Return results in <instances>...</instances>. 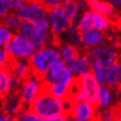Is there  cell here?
<instances>
[{"mask_svg": "<svg viewBox=\"0 0 121 121\" xmlns=\"http://www.w3.org/2000/svg\"><path fill=\"white\" fill-rule=\"evenodd\" d=\"M71 100H62L44 90L39 98L28 108L39 118L45 119L54 116L67 115L70 113L72 107Z\"/></svg>", "mask_w": 121, "mask_h": 121, "instance_id": "cell-1", "label": "cell"}, {"mask_svg": "<svg viewBox=\"0 0 121 121\" xmlns=\"http://www.w3.org/2000/svg\"><path fill=\"white\" fill-rule=\"evenodd\" d=\"M22 22L35 24L44 31L49 30V9L41 0H30L24 7L17 12Z\"/></svg>", "mask_w": 121, "mask_h": 121, "instance_id": "cell-2", "label": "cell"}, {"mask_svg": "<svg viewBox=\"0 0 121 121\" xmlns=\"http://www.w3.org/2000/svg\"><path fill=\"white\" fill-rule=\"evenodd\" d=\"M60 58L59 49L56 43L48 44L39 48L30 59L33 74L43 78L52 65L57 62Z\"/></svg>", "mask_w": 121, "mask_h": 121, "instance_id": "cell-3", "label": "cell"}, {"mask_svg": "<svg viewBox=\"0 0 121 121\" xmlns=\"http://www.w3.org/2000/svg\"><path fill=\"white\" fill-rule=\"evenodd\" d=\"M100 87L101 85L95 80V78L91 73L77 78L73 93H72L71 101L78 102L88 100L95 104Z\"/></svg>", "mask_w": 121, "mask_h": 121, "instance_id": "cell-4", "label": "cell"}, {"mask_svg": "<svg viewBox=\"0 0 121 121\" xmlns=\"http://www.w3.org/2000/svg\"><path fill=\"white\" fill-rule=\"evenodd\" d=\"M44 89L45 84L42 78L33 74L31 77L21 83L20 87L17 89L16 92L21 98L25 107L28 108L43 93Z\"/></svg>", "mask_w": 121, "mask_h": 121, "instance_id": "cell-5", "label": "cell"}, {"mask_svg": "<svg viewBox=\"0 0 121 121\" xmlns=\"http://www.w3.org/2000/svg\"><path fill=\"white\" fill-rule=\"evenodd\" d=\"M93 61L98 62L105 68L110 67L119 60L120 45L116 40H108L106 43L88 51Z\"/></svg>", "mask_w": 121, "mask_h": 121, "instance_id": "cell-6", "label": "cell"}, {"mask_svg": "<svg viewBox=\"0 0 121 121\" xmlns=\"http://www.w3.org/2000/svg\"><path fill=\"white\" fill-rule=\"evenodd\" d=\"M13 59H26L30 60L39 48L37 44L31 39L23 37L16 33L15 35L5 47Z\"/></svg>", "mask_w": 121, "mask_h": 121, "instance_id": "cell-7", "label": "cell"}, {"mask_svg": "<svg viewBox=\"0 0 121 121\" xmlns=\"http://www.w3.org/2000/svg\"><path fill=\"white\" fill-rule=\"evenodd\" d=\"M18 34H20L23 37L34 41L37 44L39 49L48 44L57 43V40L54 39L50 31L41 30L38 26H35V24H32V23L23 22L19 31H18Z\"/></svg>", "mask_w": 121, "mask_h": 121, "instance_id": "cell-8", "label": "cell"}, {"mask_svg": "<svg viewBox=\"0 0 121 121\" xmlns=\"http://www.w3.org/2000/svg\"><path fill=\"white\" fill-rule=\"evenodd\" d=\"M42 80L45 85H52L59 82H66L75 85L77 78L73 74V72L70 70L68 65L62 59H59L57 62L52 65V67L42 78Z\"/></svg>", "mask_w": 121, "mask_h": 121, "instance_id": "cell-9", "label": "cell"}, {"mask_svg": "<svg viewBox=\"0 0 121 121\" xmlns=\"http://www.w3.org/2000/svg\"><path fill=\"white\" fill-rule=\"evenodd\" d=\"M73 25L61 7L49 9V30L56 40Z\"/></svg>", "mask_w": 121, "mask_h": 121, "instance_id": "cell-10", "label": "cell"}, {"mask_svg": "<svg viewBox=\"0 0 121 121\" xmlns=\"http://www.w3.org/2000/svg\"><path fill=\"white\" fill-rule=\"evenodd\" d=\"M99 109L96 105L88 100L78 101L72 104L70 113L75 119L84 121H95Z\"/></svg>", "mask_w": 121, "mask_h": 121, "instance_id": "cell-11", "label": "cell"}, {"mask_svg": "<svg viewBox=\"0 0 121 121\" xmlns=\"http://www.w3.org/2000/svg\"><path fill=\"white\" fill-rule=\"evenodd\" d=\"M88 9L95 14H100L107 17L113 23L121 21V12L105 0H88Z\"/></svg>", "mask_w": 121, "mask_h": 121, "instance_id": "cell-12", "label": "cell"}, {"mask_svg": "<svg viewBox=\"0 0 121 121\" xmlns=\"http://www.w3.org/2000/svg\"><path fill=\"white\" fill-rule=\"evenodd\" d=\"M107 41L108 38L105 33L98 31L95 29H91L82 33L81 49L84 51H90L91 49L106 43Z\"/></svg>", "mask_w": 121, "mask_h": 121, "instance_id": "cell-13", "label": "cell"}, {"mask_svg": "<svg viewBox=\"0 0 121 121\" xmlns=\"http://www.w3.org/2000/svg\"><path fill=\"white\" fill-rule=\"evenodd\" d=\"M25 108L26 107L17 92H13L10 95H6L5 98L1 99L0 112H4L6 114L17 117L20 115Z\"/></svg>", "mask_w": 121, "mask_h": 121, "instance_id": "cell-14", "label": "cell"}, {"mask_svg": "<svg viewBox=\"0 0 121 121\" xmlns=\"http://www.w3.org/2000/svg\"><path fill=\"white\" fill-rule=\"evenodd\" d=\"M23 81L15 77L10 69L0 71V99L5 98L11 93L16 92Z\"/></svg>", "mask_w": 121, "mask_h": 121, "instance_id": "cell-15", "label": "cell"}, {"mask_svg": "<svg viewBox=\"0 0 121 121\" xmlns=\"http://www.w3.org/2000/svg\"><path fill=\"white\" fill-rule=\"evenodd\" d=\"M93 60L90 57V54L88 51L82 50L81 53L73 62L68 65L70 70L73 72L76 78H80L85 75H88L91 73L92 70Z\"/></svg>", "mask_w": 121, "mask_h": 121, "instance_id": "cell-16", "label": "cell"}, {"mask_svg": "<svg viewBox=\"0 0 121 121\" xmlns=\"http://www.w3.org/2000/svg\"><path fill=\"white\" fill-rule=\"evenodd\" d=\"M116 91L102 85L99 89L95 105L99 110H106L114 108L116 104Z\"/></svg>", "mask_w": 121, "mask_h": 121, "instance_id": "cell-17", "label": "cell"}, {"mask_svg": "<svg viewBox=\"0 0 121 121\" xmlns=\"http://www.w3.org/2000/svg\"><path fill=\"white\" fill-rule=\"evenodd\" d=\"M74 87H75V85H72L66 82H59V83L52 84V85H45L44 90L59 99L71 100V96H72Z\"/></svg>", "mask_w": 121, "mask_h": 121, "instance_id": "cell-18", "label": "cell"}, {"mask_svg": "<svg viewBox=\"0 0 121 121\" xmlns=\"http://www.w3.org/2000/svg\"><path fill=\"white\" fill-rule=\"evenodd\" d=\"M9 69L11 70L12 74L15 77H17L18 79H20L21 81L26 80L33 75V70L30 60L13 59Z\"/></svg>", "mask_w": 121, "mask_h": 121, "instance_id": "cell-19", "label": "cell"}, {"mask_svg": "<svg viewBox=\"0 0 121 121\" xmlns=\"http://www.w3.org/2000/svg\"><path fill=\"white\" fill-rule=\"evenodd\" d=\"M57 46L59 49V53H60V58H61L63 61L69 65L71 64L74 60L79 56V54L81 53L82 49L79 47H77L75 45H72L69 43H66L63 41H57Z\"/></svg>", "mask_w": 121, "mask_h": 121, "instance_id": "cell-20", "label": "cell"}, {"mask_svg": "<svg viewBox=\"0 0 121 121\" xmlns=\"http://www.w3.org/2000/svg\"><path fill=\"white\" fill-rule=\"evenodd\" d=\"M104 85L115 91L121 88V65L119 62L106 68Z\"/></svg>", "mask_w": 121, "mask_h": 121, "instance_id": "cell-21", "label": "cell"}, {"mask_svg": "<svg viewBox=\"0 0 121 121\" xmlns=\"http://www.w3.org/2000/svg\"><path fill=\"white\" fill-rule=\"evenodd\" d=\"M60 7L62 8L66 16L68 17V19L73 24L76 23L78 18L80 17L81 13L83 12V9L79 5L78 0H65Z\"/></svg>", "mask_w": 121, "mask_h": 121, "instance_id": "cell-22", "label": "cell"}, {"mask_svg": "<svg viewBox=\"0 0 121 121\" xmlns=\"http://www.w3.org/2000/svg\"><path fill=\"white\" fill-rule=\"evenodd\" d=\"M81 39H82V32L76 27L75 24H73V25L58 39L59 41H63V42H66V43L75 45L79 48H81Z\"/></svg>", "mask_w": 121, "mask_h": 121, "instance_id": "cell-23", "label": "cell"}, {"mask_svg": "<svg viewBox=\"0 0 121 121\" xmlns=\"http://www.w3.org/2000/svg\"><path fill=\"white\" fill-rule=\"evenodd\" d=\"M94 16H95V13L92 10H90V9L84 10L75 23L76 27L82 33L89 31L91 29H94L93 27L94 26Z\"/></svg>", "mask_w": 121, "mask_h": 121, "instance_id": "cell-24", "label": "cell"}, {"mask_svg": "<svg viewBox=\"0 0 121 121\" xmlns=\"http://www.w3.org/2000/svg\"><path fill=\"white\" fill-rule=\"evenodd\" d=\"M1 25L5 26L6 28H8L11 31H13L14 33H18L19 29L22 25V20L20 19V17L18 16L17 12H10L9 14L4 16L1 20Z\"/></svg>", "mask_w": 121, "mask_h": 121, "instance_id": "cell-25", "label": "cell"}, {"mask_svg": "<svg viewBox=\"0 0 121 121\" xmlns=\"http://www.w3.org/2000/svg\"><path fill=\"white\" fill-rule=\"evenodd\" d=\"M113 22L108 19L107 17L104 16V15H100V14H95L94 16V29L98 30V31L100 32H104V33H107L109 32L110 30L112 29L113 26Z\"/></svg>", "mask_w": 121, "mask_h": 121, "instance_id": "cell-26", "label": "cell"}, {"mask_svg": "<svg viewBox=\"0 0 121 121\" xmlns=\"http://www.w3.org/2000/svg\"><path fill=\"white\" fill-rule=\"evenodd\" d=\"M91 74H92L95 80L98 81L101 86L105 83V75H106V68L101 64L93 61L92 64V70H91Z\"/></svg>", "mask_w": 121, "mask_h": 121, "instance_id": "cell-27", "label": "cell"}, {"mask_svg": "<svg viewBox=\"0 0 121 121\" xmlns=\"http://www.w3.org/2000/svg\"><path fill=\"white\" fill-rule=\"evenodd\" d=\"M16 33L11 31L5 26H0V47H6L12 40Z\"/></svg>", "mask_w": 121, "mask_h": 121, "instance_id": "cell-28", "label": "cell"}, {"mask_svg": "<svg viewBox=\"0 0 121 121\" xmlns=\"http://www.w3.org/2000/svg\"><path fill=\"white\" fill-rule=\"evenodd\" d=\"M13 58L11 57L9 52L5 47H0V71L9 69Z\"/></svg>", "mask_w": 121, "mask_h": 121, "instance_id": "cell-29", "label": "cell"}, {"mask_svg": "<svg viewBox=\"0 0 121 121\" xmlns=\"http://www.w3.org/2000/svg\"><path fill=\"white\" fill-rule=\"evenodd\" d=\"M95 121H116L115 107L106 110H99Z\"/></svg>", "mask_w": 121, "mask_h": 121, "instance_id": "cell-30", "label": "cell"}, {"mask_svg": "<svg viewBox=\"0 0 121 121\" xmlns=\"http://www.w3.org/2000/svg\"><path fill=\"white\" fill-rule=\"evenodd\" d=\"M10 12H12V10L9 0H0V20Z\"/></svg>", "mask_w": 121, "mask_h": 121, "instance_id": "cell-31", "label": "cell"}, {"mask_svg": "<svg viewBox=\"0 0 121 121\" xmlns=\"http://www.w3.org/2000/svg\"><path fill=\"white\" fill-rule=\"evenodd\" d=\"M11 5V10L13 12H18L25 6L30 0H9Z\"/></svg>", "mask_w": 121, "mask_h": 121, "instance_id": "cell-32", "label": "cell"}, {"mask_svg": "<svg viewBox=\"0 0 121 121\" xmlns=\"http://www.w3.org/2000/svg\"><path fill=\"white\" fill-rule=\"evenodd\" d=\"M41 1L44 3V5L48 9H52V8L60 7L65 0H41Z\"/></svg>", "mask_w": 121, "mask_h": 121, "instance_id": "cell-33", "label": "cell"}, {"mask_svg": "<svg viewBox=\"0 0 121 121\" xmlns=\"http://www.w3.org/2000/svg\"><path fill=\"white\" fill-rule=\"evenodd\" d=\"M16 117L6 114L4 112H0V121H15Z\"/></svg>", "mask_w": 121, "mask_h": 121, "instance_id": "cell-34", "label": "cell"}, {"mask_svg": "<svg viewBox=\"0 0 121 121\" xmlns=\"http://www.w3.org/2000/svg\"><path fill=\"white\" fill-rule=\"evenodd\" d=\"M65 117L66 115H60V116H54V117H50V118H45L42 119L40 118L39 121H65Z\"/></svg>", "mask_w": 121, "mask_h": 121, "instance_id": "cell-35", "label": "cell"}, {"mask_svg": "<svg viewBox=\"0 0 121 121\" xmlns=\"http://www.w3.org/2000/svg\"><path fill=\"white\" fill-rule=\"evenodd\" d=\"M105 1L111 4L112 6H114L117 10L121 12V0H105Z\"/></svg>", "mask_w": 121, "mask_h": 121, "instance_id": "cell-36", "label": "cell"}, {"mask_svg": "<svg viewBox=\"0 0 121 121\" xmlns=\"http://www.w3.org/2000/svg\"><path fill=\"white\" fill-rule=\"evenodd\" d=\"M65 121H75V118L71 115V114H67L65 117Z\"/></svg>", "mask_w": 121, "mask_h": 121, "instance_id": "cell-37", "label": "cell"}, {"mask_svg": "<svg viewBox=\"0 0 121 121\" xmlns=\"http://www.w3.org/2000/svg\"><path fill=\"white\" fill-rule=\"evenodd\" d=\"M15 121H28V120L22 118L21 116H17V117H16V119H15Z\"/></svg>", "mask_w": 121, "mask_h": 121, "instance_id": "cell-38", "label": "cell"}, {"mask_svg": "<svg viewBox=\"0 0 121 121\" xmlns=\"http://www.w3.org/2000/svg\"><path fill=\"white\" fill-rule=\"evenodd\" d=\"M118 62H119L120 65H121V49H120V53H119V60H118Z\"/></svg>", "mask_w": 121, "mask_h": 121, "instance_id": "cell-39", "label": "cell"}, {"mask_svg": "<svg viewBox=\"0 0 121 121\" xmlns=\"http://www.w3.org/2000/svg\"><path fill=\"white\" fill-rule=\"evenodd\" d=\"M75 121H84V120H79V119H75Z\"/></svg>", "mask_w": 121, "mask_h": 121, "instance_id": "cell-40", "label": "cell"}, {"mask_svg": "<svg viewBox=\"0 0 121 121\" xmlns=\"http://www.w3.org/2000/svg\"><path fill=\"white\" fill-rule=\"evenodd\" d=\"M0 26H1V22H0Z\"/></svg>", "mask_w": 121, "mask_h": 121, "instance_id": "cell-41", "label": "cell"}, {"mask_svg": "<svg viewBox=\"0 0 121 121\" xmlns=\"http://www.w3.org/2000/svg\"><path fill=\"white\" fill-rule=\"evenodd\" d=\"M120 23H121V21H120Z\"/></svg>", "mask_w": 121, "mask_h": 121, "instance_id": "cell-42", "label": "cell"}]
</instances>
